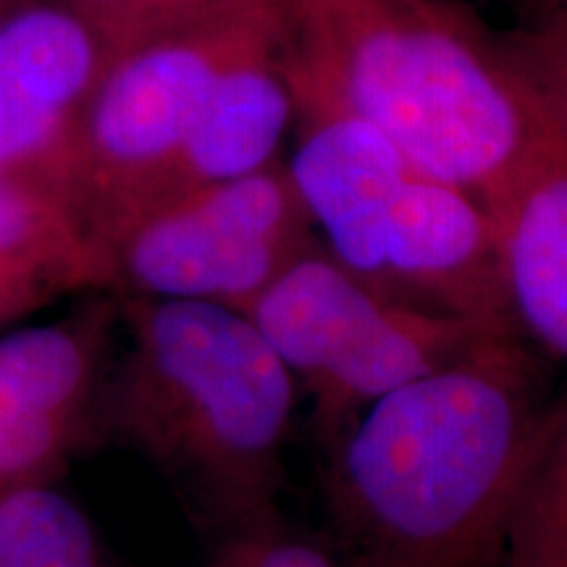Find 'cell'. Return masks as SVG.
<instances>
[{
  "label": "cell",
  "mask_w": 567,
  "mask_h": 567,
  "mask_svg": "<svg viewBox=\"0 0 567 567\" xmlns=\"http://www.w3.org/2000/svg\"><path fill=\"white\" fill-rule=\"evenodd\" d=\"M297 116L371 126L486 205L563 137L499 34L452 0H276Z\"/></svg>",
  "instance_id": "obj_1"
},
{
  "label": "cell",
  "mask_w": 567,
  "mask_h": 567,
  "mask_svg": "<svg viewBox=\"0 0 567 567\" xmlns=\"http://www.w3.org/2000/svg\"><path fill=\"white\" fill-rule=\"evenodd\" d=\"M523 339L496 337L375 400L339 436L331 505L373 567L499 555L551 417Z\"/></svg>",
  "instance_id": "obj_2"
},
{
  "label": "cell",
  "mask_w": 567,
  "mask_h": 567,
  "mask_svg": "<svg viewBox=\"0 0 567 567\" xmlns=\"http://www.w3.org/2000/svg\"><path fill=\"white\" fill-rule=\"evenodd\" d=\"M122 313L113 429L231 526L271 517L300 389L258 326L187 300L126 297Z\"/></svg>",
  "instance_id": "obj_3"
},
{
  "label": "cell",
  "mask_w": 567,
  "mask_h": 567,
  "mask_svg": "<svg viewBox=\"0 0 567 567\" xmlns=\"http://www.w3.org/2000/svg\"><path fill=\"white\" fill-rule=\"evenodd\" d=\"M295 124L289 174L337 264L396 302L509 326L481 200L425 174L354 118L297 116Z\"/></svg>",
  "instance_id": "obj_4"
},
{
  "label": "cell",
  "mask_w": 567,
  "mask_h": 567,
  "mask_svg": "<svg viewBox=\"0 0 567 567\" xmlns=\"http://www.w3.org/2000/svg\"><path fill=\"white\" fill-rule=\"evenodd\" d=\"M245 313L334 436L384 394L515 334L502 323L396 302L337 264L321 243L284 268Z\"/></svg>",
  "instance_id": "obj_5"
},
{
  "label": "cell",
  "mask_w": 567,
  "mask_h": 567,
  "mask_svg": "<svg viewBox=\"0 0 567 567\" xmlns=\"http://www.w3.org/2000/svg\"><path fill=\"white\" fill-rule=\"evenodd\" d=\"M276 21V0H245L111 61L76 130L61 184L97 252L116 226L153 203L226 63Z\"/></svg>",
  "instance_id": "obj_6"
},
{
  "label": "cell",
  "mask_w": 567,
  "mask_h": 567,
  "mask_svg": "<svg viewBox=\"0 0 567 567\" xmlns=\"http://www.w3.org/2000/svg\"><path fill=\"white\" fill-rule=\"evenodd\" d=\"M318 245L284 161L155 203L103 239L105 287L145 300L245 310Z\"/></svg>",
  "instance_id": "obj_7"
},
{
  "label": "cell",
  "mask_w": 567,
  "mask_h": 567,
  "mask_svg": "<svg viewBox=\"0 0 567 567\" xmlns=\"http://www.w3.org/2000/svg\"><path fill=\"white\" fill-rule=\"evenodd\" d=\"M113 59L109 42L59 0L0 6V174L61 189L76 130Z\"/></svg>",
  "instance_id": "obj_8"
},
{
  "label": "cell",
  "mask_w": 567,
  "mask_h": 567,
  "mask_svg": "<svg viewBox=\"0 0 567 567\" xmlns=\"http://www.w3.org/2000/svg\"><path fill=\"white\" fill-rule=\"evenodd\" d=\"M116 310L76 316L0 339V496L40 484L80 434Z\"/></svg>",
  "instance_id": "obj_9"
},
{
  "label": "cell",
  "mask_w": 567,
  "mask_h": 567,
  "mask_svg": "<svg viewBox=\"0 0 567 567\" xmlns=\"http://www.w3.org/2000/svg\"><path fill=\"white\" fill-rule=\"evenodd\" d=\"M486 210L507 323L567 363V142L530 161Z\"/></svg>",
  "instance_id": "obj_10"
},
{
  "label": "cell",
  "mask_w": 567,
  "mask_h": 567,
  "mask_svg": "<svg viewBox=\"0 0 567 567\" xmlns=\"http://www.w3.org/2000/svg\"><path fill=\"white\" fill-rule=\"evenodd\" d=\"M295 118V97L279 61L276 21L271 32L234 55L218 74L151 205L268 168L279 161L281 142Z\"/></svg>",
  "instance_id": "obj_11"
},
{
  "label": "cell",
  "mask_w": 567,
  "mask_h": 567,
  "mask_svg": "<svg viewBox=\"0 0 567 567\" xmlns=\"http://www.w3.org/2000/svg\"><path fill=\"white\" fill-rule=\"evenodd\" d=\"M0 281L30 308L105 287V266L74 205L53 184L0 174Z\"/></svg>",
  "instance_id": "obj_12"
},
{
  "label": "cell",
  "mask_w": 567,
  "mask_h": 567,
  "mask_svg": "<svg viewBox=\"0 0 567 567\" xmlns=\"http://www.w3.org/2000/svg\"><path fill=\"white\" fill-rule=\"evenodd\" d=\"M499 555L505 567H567V402L551 410Z\"/></svg>",
  "instance_id": "obj_13"
},
{
  "label": "cell",
  "mask_w": 567,
  "mask_h": 567,
  "mask_svg": "<svg viewBox=\"0 0 567 567\" xmlns=\"http://www.w3.org/2000/svg\"><path fill=\"white\" fill-rule=\"evenodd\" d=\"M0 567H103L87 515L69 496L30 484L0 496Z\"/></svg>",
  "instance_id": "obj_14"
},
{
  "label": "cell",
  "mask_w": 567,
  "mask_h": 567,
  "mask_svg": "<svg viewBox=\"0 0 567 567\" xmlns=\"http://www.w3.org/2000/svg\"><path fill=\"white\" fill-rule=\"evenodd\" d=\"M499 42L530 97L567 142V11H542L520 30L499 34Z\"/></svg>",
  "instance_id": "obj_15"
},
{
  "label": "cell",
  "mask_w": 567,
  "mask_h": 567,
  "mask_svg": "<svg viewBox=\"0 0 567 567\" xmlns=\"http://www.w3.org/2000/svg\"><path fill=\"white\" fill-rule=\"evenodd\" d=\"M80 13L113 53L216 17L245 0H59Z\"/></svg>",
  "instance_id": "obj_16"
},
{
  "label": "cell",
  "mask_w": 567,
  "mask_h": 567,
  "mask_svg": "<svg viewBox=\"0 0 567 567\" xmlns=\"http://www.w3.org/2000/svg\"><path fill=\"white\" fill-rule=\"evenodd\" d=\"M210 567H337L329 551L281 530L271 517L237 528Z\"/></svg>",
  "instance_id": "obj_17"
},
{
  "label": "cell",
  "mask_w": 567,
  "mask_h": 567,
  "mask_svg": "<svg viewBox=\"0 0 567 567\" xmlns=\"http://www.w3.org/2000/svg\"><path fill=\"white\" fill-rule=\"evenodd\" d=\"M24 310H30V305L21 300V297L9 287V284L0 281V321L24 313Z\"/></svg>",
  "instance_id": "obj_18"
},
{
  "label": "cell",
  "mask_w": 567,
  "mask_h": 567,
  "mask_svg": "<svg viewBox=\"0 0 567 567\" xmlns=\"http://www.w3.org/2000/svg\"><path fill=\"white\" fill-rule=\"evenodd\" d=\"M567 11V0H542V11Z\"/></svg>",
  "instance_id": "obj_19"
},
{
  "label": "cell",
  "mask_w": 567,
  "mask_h": 567,
  "mask_svg": "<svg viewBox=\"0 0 567 567\" xmlns=\"http://www.w3.org/2000/svg\"><path fill=\"white\" fill-rule=\"evenodd\" d=\"M3 3H9V0H0V6H3Z\"/></svg>",
  "instance_id": "obj_20"
}]
</instances>
